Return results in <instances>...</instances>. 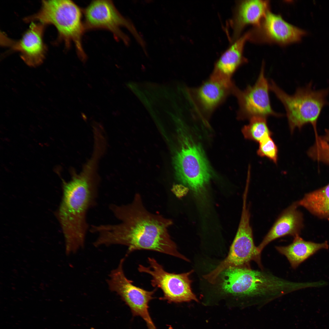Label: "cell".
I'll return each mask as SVG.
<instances>
[{"instance_id":"obj_3","label":"cell","mask_w":329,"mask_h":329,"mask_svg":"<svg viewBox=\"0 0 329 329\" xmlns=\"http://www.w3.org/2000/svg\"><path fill=\"white\" fill-rule=\"evenodd\" d=\"M221 274L224 291L246 299L251 305L266 303L305 287L304 283L290 281L250 267H230Z\"/></svg>"},{"instance_id":"obj_22","label":"cell","mask_w":329,"mask_h":329,"mask_svg":"<svg viewBox=\"0 0 329 329\" xmlns=\"http://www.w3.org/2000/svg\"><path fill=\"white\" fill-rule=\"evenodd\" d=\"M257 151L258 155L265 157L277 164L278 160V149L271 136H268L260 141Z\"/></svg>"},{"instance_id":"obj_15","label":"cell","mask_w":329,"mask_h":329,"mask_svg":"<svg viewBox=\"0 0 329 329\" xmlns=\"http://www.w3.org/2000/svg\"><path fill=\"white\" fill-rule=\"evenodd\" d=\"M269 7L267 0H242L237 2L233 17L229 22L232 32L231 41H234L238 38L247 26L258 25L269 11Z\"/></svg>"},{"instance_id":"obj_17","label":"cell","mask_w":329,"mask_h":329,"mask_svg":"<svg viewBox=\"0 0 329 329\" xmlns=\"http://www.w3.org/2000/svg\"><path fill=\"white\" fill-rule=\"evenodd\" d=\"M298 206L297 202H294L283 211L257 247L260 252L278 238L287 235L294 237L299 235L303 227V217L297 209Z\"/></svg>"},{"instance_id":"obj_10","label":"cell","mask_w":329,"mask_h":329,"mask_svg":"<svg viewBox=\"0 0 329 329\" xmlns=\"http://www.w3.org/2000/svg\"><path fill=\"white\" fill-rule=\"evenodd\" d=\"M125 258L112 270L107 280L109 290L115 292L130 308L133 316L142 318L147 324H154L149 311V303L154 299L157 288L151 291L135 286L126 277L123 269Z\"/></svg>"},{"instance_id":"obj_1","label":"cell","mask_w":329,"mask_h":329,"mask_svg":"<svg viewBox=\"0 0 329 329\" xmlns=\"http://www.w3.org/2000/svg\"><path fill=\"white\" fill-rule=\"evenodd\" d=\"M109 208L120 222L93 225L89 232L97 237L95 247L121 245L128 247L126 256L136 250L155 251L189 262L179 253L168 233L172 221L149 212L144 207L140 195L136 193L127 204H110Z\"/></svg>"},{"instance_id":"obj_14","label":"cell","mask_w":329,"mask_h":329,"mask_svg":"<svg viewBox=\"0 0 329 329\" xmlns=\"http://www.w3.org/2000/svg\"><path fill=\"white\" fill-rule=\"evenodd\" d=\"M235 86L234 83L229 84L210 77L189 92L199 111L203 116H207L232 93Z\"/></svg>"},{"instance_id":"obj_5","label":"cell","mask_w":329,"mask_h":329,"mask_svg":"<svg viewBox=\"0 0 329 329\" xmlns=\"http://www.w3.org/2000/svg\"><path fill=\"white\" fill-rule=\"evenodd\" d=\"M310 83L305 87L298 88L290 95L280 88L273 80L269 83L270 89L283 104L286 112L292 133L295 129H301L304 125L311 124L315 137L318 135L317 123L323 108L328 102L327 97L329 88L315 90Z\"/></svg>"},{"instance_id":"obj_13","label":"cell","mask_w":329,"mask_h":329,"mask_svg":"<svg viewBox=\"0 0 329 329\" xmlns=\"http://www.w3.org/2000/svg\"><path fill=\"white\" fill-rule=\"evenodd\" d=\"M45 25L40 22H32L22 38L17 41L10 39L2 33L1 44L12 51L19 52L21 58L27 65L37 67L43 63L46 51L43 40Z\"/></svg>"},{"instance_id":"obj_18","label":"cell","mask_w":329,"mask_h":329,"mask_svg":"<svg viewBox=\"0 0 329 329\" xmlns=\"http://www.w3.org/2000/svg\"><path fill=\"white\" fill-rule=\"evenodd\" d=\"M329 247L327 241L317 243L305 241L297 235L294 237L293 242L289 245L276 246L275 248L279 253L286 257L292 267L295 269L319 250L327 249Z\"/></svg>"},{"instance_id":"obj_12","label":"cell","mask_w":329,"mask_h":329,"mask_svg":"<svg viewBox=\"0 0 329 329\" xmlns=\"http://www.w3.org/2000/svg\"><path fill=\"white\" fill-rule=\"evenodd\" d=\"M249 40L256 43L285 45L300 41L304 30L286 22L278 15L268 11L260 23L249 31Z\"/></svg>"},{"instance_id":"obj_9","label":"cell","mask_w":329,"mask_h":329,"mask_svg":"<svg viewBox=\"0 0 329 329\" xmlns=\"http://www.w3.org/2000/svg\"><path fill=\"white\" fill-rule=\"evenodd\" d=\"M270 90L269 83L265 76L263 62L253 85H249L243 90L235 86L233 90L232 94L236 97L239 106L238 119L244 120L257 117L267 118L270 116H282V114L276 112L272 108Z\"/></svg>"},{"instance_id":"obj_11","label":"cell","mask_w":329,"mask_h":329,"mask_svg":"<svg viewBox=\"0 0 329 329\" xmlns=\"http://www.w3.org/2000/svg\"><path fill=\"white\" fill-rule=\"evenodd\" d=\"M84 14L86 30H107L112 33L115 39L126 43L128 39L121 27H125L136 35L131 23L120 14L111 1H92L85 9Z\"/></svg>"},{"instance_id":"obj_2","label":"cell","mask_w":329,"mask_h":329,"mask_svg":"<svg viewBox=\"0 0 329 329\" xmlns=\"http://www.w3.org/2000/svg\"><path fill=\"white\" fill-rule=\"evenodd\" d=\"M98 161L91 157L80 173H73L70 180L63 182L62 196L57 215L68 254L75 253L84 246L89 232L87 215L97 205L99 195Z\"/></svg>"},{"instance_id":"obj_6","label":"cell","mask_w":329,"mask_h":329,"mask_svg":"<svg viewBox=\"0 0 329 329\" xmlns=\"http://www.w3.org/2000/svg\"><path fill=\"white\" fill-rule=\"evenodd\" d=\"M246 202L243 201L238 228L228 255L214 269L203 276L210 283H214L221 273L229 267H250V263L252 261H255L263 270L261 253L254 243L250 224V214Z\"/></svg>"},{"instance_id":"obj_16","label":"cell","mask_w":329,"mask_h":329,"mask_svg":"<svg viewBox=\"0 0 329 329\" xmlns=\"http://www.w3.org/2000/svg\"><path fill=\"white\" fill-rule=\"evenodd\" d=\"M249 36L248 31L233 42L215 63L210 77L227 83H233L232 80L233 74L248 61L244 56L243 51Z\"/></svg>"},{"instance_id":"obj_20","label":"cell","mask_w":329,"mask_h":329,"mask_svg":"<svg viewBox=\"0 0 329 329\" xmlns=\"http://www.w3.org/2000/svg\"><path fill=\"white\" fill-rule=\"evenodd\" d=\"M249 120V123L244 126L242 129L246 139L260 142L265 138L271 136L272 132L268 126L267 118L257 117Z\"/></svg>"},{"instance_id":"obj_4","label":"cell","mask_w":329,"mask_h":329,"mask_svg":"<svg viewBox=\"0 0 329 329\" xmlns=\"http://www.w3.org/2000/svg\"><path fill=\"white\" fill-rule=\"evenodd\" d=\"M27 22L38 21L45 25L52 24L56 28L59 40L69 48L72 43L78 56L85 62L87 56L82 44L86 30L80 8L69 0H43L39 11L24 19Z\"/></svg>"},{"instance_id":"obj_8","label":"cell","mask_w":329,"mask_h":329,"mask_svg":"<svg viewBox=\"0 0 329 329\" xmlns=\"http://www.w3.org/2000/svg\"><path fill=\"white\" fill-rule=\"evenodd\" d=\"M150 267H146L139 264L138 271L147 273L152 277L151 285L160 288L162 291L163 297L160 299L168 302L175 303L188 302L192 300L198 302L191 288L192 281L189 275L193 270L188 272L176 274L165 271L163 266L154 258L148 257Z\"/></svg>"},{"instance_id":"obj_21","label":"cell","mask_w":329,"mask_h":329,"mask_svg":"<svg viewBox=\"0 0 329 329\" xmlns=\"http://www.w3.org/2000/svg\"><path fill=\"white\" fill-rule=\"evenodd\" d=\"M314 144L307 154L312 159L329 164V129H326L324 135L315 137Z\"/></svg>"},{"instance_id":"obj_7","label":"cell","mask_w":329,"mask_h":329,"mask_svg":"<svg viewBox=\"0 0 329 329\" xmlns=\"http://www.w3.org/2000/svg\"><path fill=\"white\" fill-rule=\"evenodd\" d=\"M174 159L178 179L196 193H201L211 177L209 164L201 147L189 137Z\"/></svg>"},{"instance_id":"obj_23","label":"cell","mask_w":329,"mask_h":329,"mask_svg":"<svg viewBox=\"0 0 329 329\" xmlns=\"http://www.w3.org/2000/svg\"><path fill=\"white\" fill-rule=\"evenodd\" d=\"M148 329H157L154 324H147Z\"/></svg>"},{"instance_id":"obj_19","label":"cell","mask_w":329,"mask_h":329,"mask_svg":"<svg viewBox=\"0 0 329 329\" xmlns=\"http://www.w3.org/2000/svg\"><path fill=\"white\" fill-rule=\"evenodd\" d=\"M297 203L315 215L329 220V184L306 193Z\"/></svg>"}]
</instances>
